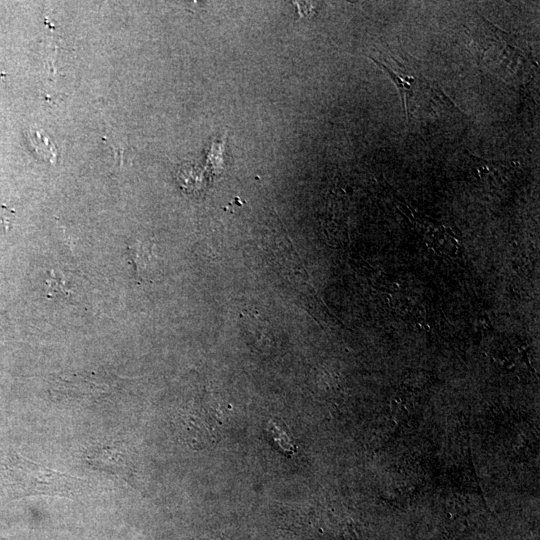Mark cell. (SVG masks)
<instances>
[{
  "label": "cell",
  "instance_id": "6da1fadb",
  "mask_svg": "<svg viewBox=\"0 0 540 540\" xmlns=\"http://www.w3.org/2000/svg\"><path fill=\"white\" fill-rule=\"evenodd\" d=\"M7 480L17 496L48 495L76 498L83 492L85 481L49 469L33 461L16 457L6 470Z\"/></svg>",
  "mask_w": 540,
  "mask_h": 540
},
{
  "label": "cell",
  "instance_id": "7a4b0ae2",
  "mask_svg": "<svg viewBox=\"0 0 540 540\" xmlns=\"http://www.w3.org/2000/svg\"><path fill=\"white\" fill-rule=\"evenodd\" d=\"M28 137L32 147L40 157L47 161L54 162L56 157L55 146L42 131L31 128Z\"/></svg>",
  "mask_w": 540,
  "mask_h": 540
}]
</instances>
